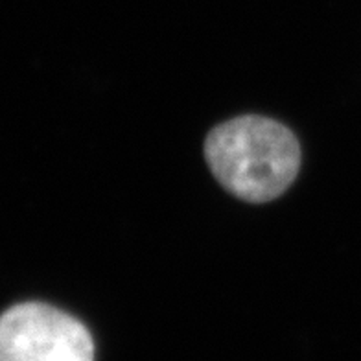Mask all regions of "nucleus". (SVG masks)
<instances>
[{"label": "nucleus", "mask_w": 361, "mask_h": 361, "mask_svg": "<svg viewBox=\"0 0 361 361\" xmlns=\"http://www.w3.org/2000/svg\"><path fill=\"white\" fill-rule=\"evenodd\" d=\"M212 176L247 203L281 197L300 168L299 140L273 118L245 114L216 126L204 140Z\"/></svg>", "instance_id": "obj_1"}, {"label": "nucleus", "mask_w": 361, "mask_h": 361, "mask_svg": "<svg viewBox=\"0 0 361 361\" xmlns=\"http://www.w3.org/2000/svg\"><path fill=\"white\" fill-rule=\"evenodd\" d=\"M0 361H94V341L72 315L23 302L0 315Z\"/></svg>", "instance_id": "obj_2"}]
</instances>
